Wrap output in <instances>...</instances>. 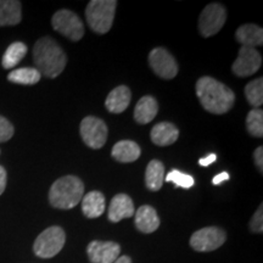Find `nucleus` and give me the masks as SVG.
<instances>
[{
	"mask_svg": "<svg viewBox=\"0 0 263 263\" xmlns=\"http://www.w3.org/2000/svg\"><path fill=\"white\" fill-rule=\"evenodd\" d=\"M196 95L207 112L223 115L234 106L235 94L215 78L201 77L196 83Z\"/></svg>",
	"mask_w": 263,
	"mask_h": 263,
	"instance_id": "obj_1",
	"label": "nucleus"
},
{
	"mask_svg": "<svg viewBox=\"0 0 263 263\" xmlns=\"http://www.w3.org/2000/svg\"><path fill=\"white\" fill-rule=\"evenodd\" d=\"M33 60L39 73L48 78H57L65 70L67 62L64 50L50 37L41 38L35 43Z\"/></svg>",
	"mask_w": 263,
	"mask_h": 263,
	"instance_id": "obj_2",
	"label": "nucleus"
},
{
	"mask_svg": "<svg viewBox=\"0 0 263 263\" xmlns=\"http://www.w3.org/2000/svg\"><path fill=\"white\" fill-rule=\"evenodd\" d=\"M83 193L84 184L78 177L65 176L51 185L49 201L55 209L71 210L82 201Z\"/></svg>",
	"mask_w": 263,
	"mask_h": 263,
	"instance_id": "obj_3",
	"label": "nucleus"
},
{
	"mask_svg": "<svg viewBox=\"0 0 263 263\" xmlns=\"http://www.w3.org/2000/svg\"><path fill=\"white\" fill-rule=\"evenodd\" d=\"M117 2L115 0H91L85 9L88 25L98 34H105L112 27Z\"/></svg>",
	"mask_w": 263,
	"mask_h": 263,
	"instance_id": "obj_4",
	"label": "nucleus"
},
{
	"mask_svg": "<svg viewBox=\"0 0 263 263\" xmlns=\"http://www.w3.org/2000/svg\"><path fill=\"white\" fill-rule=\"evenodd\" d=\"M66 234L61 227H50L42 232L35 239L33 250L34 254L41 258H51L57 256L64 248Z\"/></svg>",
	"mask_w": 263,
	"mask_h": 263,
	"instance_id": "obj_5",
	"label": "nucleus"
},
{
	"mask_svg": "<svg viewBox=\"0 0 263 263\" xmlns=\"http://www.w3.org/2000/svg\"><path fill=\"white\" fill-rule=\"evenodd\" d=\"M52 28L64 37L77 42L83 38L84 26L80 16L70 10H60L51 18Z\"/></svg>",
	"mask_w": 263,
	"mask_h": 263,
	"instance_id": "obj_6",
	"label": "nucleus"
},
{
	"mask_svg": "<svg viewBox=\"0 0 263 263\" xmlns=\"http://www.w3.org/2000/svg\"><path fill=\"white\" fill-rule=\"evenodd\" d=\"M227 20V10L223 5L209 4L202 10L199 18V31L202 37L209 38L218 33L223 28Z\"/></svg>",
	"mask_w": 263,
	"mask_h": 263,
	"instance_id": "obj_7",
	"label": "nucleus"
},
{
	"mask_svg": "<svg viewBox=\"0 0 263 263\" xmlns=\"http://www.w3.org/2000/svg\"><path fill=\"white\" fill-rule=\"evenodd\" d=\"M226 232L218 227H206L196 230L190 238V246L197 252H210L219 249L226 242Z\"/></svg>",
	"mask_w": 263,
	"mask_h": 263,
	"instance_id": "obj_8",
	"label": "nucleus"
},
{
	"mask_svg": "<svg viewBox=\"0 0 263 263\" xmlns=\"http://www.w3.org/2000/svg\"><path fill=\"white\" fill-rule=\"evenodd\" d=\"M80 133L87 146L91 149H101L107 139V126L100 118L88 116L81 122Z\"/></svg>",
	"mask_w": 263,
	"mask_h": 263,
	"instance_id": "obj_9",
	"label": "nucleus"
},
{
	"mask_svg": "<svg viewBox=\"0 0 263 263\" xmlns=\"http://www.w3.org/2000/svg\"><path fill=\"white\" fill-rule=\"evenodd\" d=\"M149 65L154 72L163 80H172L178 73V65L176 59L163 48H155L151 50L149 54Z\"/></svg>",
	"mask_w": 263,
	"mask_h": 263,
	"instance_id": "obj_10",
	"label": "nucleus"
},
{
	"mask_svg": "<svg viewBox=\"0 0 263 263\" xmlns=\"http://www.w3.org/2000/svg\"><path fill=\"white\" fill-rule=\"evenodd\" d=\"M262 65L261 54L255 48L241 47L238 58L232 66V70L238 77H249L256 73Z\"/></svg>",
	"mask_w": 263,
	"mask_h": 263,
	"instance_id": "obj_11",
	"label": "nucleus"
},
{
	"mask_svg": "<svg viewBox=\"0 0 263 263\" xmlns=\"http://www.w3.org/2000/svg\"><path fill=\"white\" fill-rule=\"evenodd\" d=\"M121 246L115 241L94 240L87 248V254L91 263H114L120 257Z\"/></svg>",
	"mask_w": 263,
	"mask_h": 263,
	"instance_id": "obj_12",
	"label": "nucleus"
},
{
	"mask_svg": "<svg viewBox=\"0 0 263 263\" xmlns=\"http://www.w3.org/2000/svg\"><path fill=\"white\" fill-rule=\"evenodd\" d=\"M134 213H136V209L130 197L127 194H117L111 200L107 217L110 222L117 223L124 218H130L132 216H134Z\"/></svg>",
	"mask_w": 263,
	"mask_h": 263,
	"instance_id": "obj_13",
	"label": "nucleus"
},
{
	"mask_svg": "<svg viewBox=\"0 0 263 263\" xmlns=\"http://www.w3.org/2000/svg\"><path fill=\"white\" fill-rule=\"evenodd\" d=\"M132 99L130 89L127 85H120L108 93L105 106L111 114H122L129 106Z\"/></svg>",
	"mask_w": 263,
	"mask_h": 263,
	"instance_id": "obj_14",
	"label": "nucleus"
},
{
	"mask_svg": "<svg viewBox=\"0 0 263 263\" xmlns=\"http://www.w3.org/2000/svg\"><path fill=\"white\" fill-rule=\"evenodd\" d=\"M136 215V227L141 233L150 234L154 233L160 227V218L156 210L149 205L140 206L137 210Z\"/></svg>",
	"mask_w": 263,
	"mask_h": 263,
	"instance_id": "obj_15",
	"label": "nucleus"
},
{
	"mask_svg": "<svg viewBox=\"0 0 263 263\" xmlns=\"http://www.w3.org/2000/svg\"><path fill=\"white\" fill-rule=\"evenodd\" d=\"M178 128L170 122H160L151 129V141L157 146H168L176 143L178 139Z\"/></svg>",
	"mask_w": 263,
	"mask_h": 263,
	"instance_id": "obj_16",
	"label": "nucleus"
},
{
	"mask_svg": "<svg viewBox=\"0 0 263 263\" xmlns=\"http://www.w3.org/2000/svg\"><path fill=\"white\" fill-rule=\"evenodd\" d=\"M157 112H159V104L156 99L150 95H145L136 105L134 120L140 124H147L156 117Z\"/></svg>",
	"mask_w": 263,
	"mask_h": 263,
	"instance_id": "obj_17",
	"label": "nucleus"
},
{
	"mask_svg": "<svg viewBox=\"0 0 263 263\" xmlns=\"http://www.w3.org/2000/svg\"><path fill=\"white\" fill-rule=\"evenodd\" d=\"M105 196L100 192H90L82 199V211L87 218H98L105 212Z\"/></svg>",
	"mask_w": 263,
	"mask_h": 263,
	"instance_id": "obj_18",
	"label": "nucleus"
},
{
	"mask_svg": "<svg viewBox=\"0 0 263 263\" xmlns=\"http://www.w3.org/2000/svg\"><path fill=\"white\" fill-rule=\"evenodd\" d=\"M141 154L140 146L138 145L136 141L132 140H121L116 143L111 151V155L118 162L129 163L134 162L139 159Z\"/></svg>",
	"mask_w": 263,
	"mask_h": 263,
	"instance_id": "obj_19",
	"label": "nucleus"
},
{
	"mask_svg": "<svg viewBox=\"0 0 263 263\" xmlns=\"http://www.w3.org/2000/svg\"><path fill=\"white\" fill-rule=\"evenodd\" d=\"M235 38L242 47L256 49L263 44V29L252 24L242 25L236 29Z\"/></svg>",
	"mask_w": 263,
	"mask_h": 263,
	"instance_id": "obj_20",
	"label": "nucleus"
},
{
	"mask_svg": "<svg viewBox=\"0 0 263 263\" xmlns=\"http://www.w3.org/2000/svg\"><path fill=\"white\" fill-rule=\"evenodd\" d=\"M21 20V3L17 0H0V26L18 25Z\"/></svg>",
	"mask_w": 263,
	"mask_h": 263,
	"instance_id": "obj_21",
	"label": "nucleus"
},
{
	"mask_svg": "<svg viewBox=\"0 0 263 263\" xmlns=\"http://www.w3.org/2000/svg\"><path fill=\"white\" fill-rule=\"evenodd\" d=\"M164 182V166L159 160L150 161L145 171L146 188L151 192H157L162 188Z\"/></svg>",
	"mask_w": 263,
	"mask_h": 263,
	"instance_id": "obj_22",
	"label": "nucleus"
},
{
	"mask_svg": "<svg viewBox=\"0 0 263 263\" xmlns=\"http://www.w3.org/2000/svg\"><path fill=\"white\" fill-rule=\"evenodd\" d=\"M27 54V45L22 42H15L9 45L6 49L4 57H3L2 65L5 70L14 68L20 61L22 60Z\"/></svg>",
	"mask_w": 263,
	"mask_h": 263,
	"instance_id": "obj_23",
	"label": "nucleus"
},
{
	"mask_svg": "<svg viewBox=\"0 0 263 263\" xmlns=\"http://www.w3.org/2000/svg\"><path fill=\"white\" fill-rule=\"evenodd\" d=\"M42 74L35 67H22L10 72L8 80L11 83L24 84V85H33L37 84L41 81Z\"/></svg>",
	"mask_w": 263,
	"mask_h": 263,
	"instance_id": "obj_24",
	"label": "nucleus"
},
{
	"mask_svg": "<svg viewBox=\"0 0 263 263\" xmlns=\"http://www.w3.org/2000/svg\"><path fill=\"white\" fill-rule=\"evenodd\" d=\"M245 97L248 99L249 104L255 108H259L263 104V78L259 77L257 80L250 82L245 87Z\"/></svg>",
	"mask_w": 263,
	"mask_h": 263,
	"instance_id": "obj_25",
	"label": "nucleus"
},
{
	"mask_svg": "<svg viewBox=\"0 0 263 263\" xmlns=\"http://www.w3.org/2000/svg\"><path fill=\"white\" fill-rule=\"evenodd\" d=\"M246 129L252 137H263V111L261 108H254L246 117Z\"/></svg>",
	"mask_w": 263,
	"mask_h": 263,
	"instance_id": "obj_26",
	"label": "nucleus"
},
{
	"mask_svg": "<svg viewBox=\"0 0 263 263\" xmlns=\"http://www.w3.org/2000/svg\"><path fill=\"white\" fill-rule=\"evenodd\" d=\"M164 180L168 183H173L177 188L190 189L195 183V180L190 174L183 173L178 170H172L171 172L164 177Z\"/></svg>",
	"mask_w": 263,
	"mask_h": 263,
	"instance_id": "obj_27",
	"label": "nucleus"
},
{
	"mask_svg": "<svg viewBox=\"0 0 263 263\" xmlns=\"http://www.w3.org/2000/svg\"><path fill=\"white\" fill-rule=\"evenodd\" d=\"M12 136H14V126L5 117L0 116V143L11 139Z\"/></svg>",
	"mask_w": 263,
	"mask_h": 263,
	"instance_id": "obj_28",
	"label": "nucleus"
},
{
	"mask_svg": "<svg viewBox=\"0 0 263 263\" xmlns=\"http://www.w3.org/2000/svg\"><path fill=\"white\" fill-rule=\"evenodd\" d=\"M262 205H259V209L255 212L254 217H252L251 222H250V229L252 233H261L263 232V211Z\"/></svg>",
	"mask_w": 263,
	"mask_h": 263,
	"instance_id": "obj_29",
	"label": "nucleus"
},
{
	"mask_svg": "<svg viewBox=\"0 0 263 263\" xmlns=\"http://www.w3.org/2000/svg\"><path fill=\"white\" fill-rule=\"evenodd\" d=\"M254 157H255L256 166H257V168L259 170V173L262 174V170H263V147L262 146H258L257 149L255 150Z\"/></svg>",
	"mask_w": 263,
	"mask_h": 263,
	"instance_id": "obj_30",
	"label": "nucleus"
},
{
	"mask_svg": "<svg viewBox=\"0 0 263 263\" xmlns=\"http://www.w3.org/2000/svg\"><path fill=\"white\" fill-rule=\"evenodd\" d=\"M6 179H8V176H6V171L3 166H0V195L4 193L6 188Z\"/></svg>",
	"mask_w": 263,
	"mask_h": 263,
	"instance_id": "obj_31",
	"label": "nucleus"
},
{
	"mask_svg": "<svg viewBox=\"0 0 263 263\" xmlns=\"http://www.w3.org/2000/svg\"><path fill=\"white\" fill-rule=\"evenodd\" d=\"M217 160V155L216 154H210V155H207L206 157H202V159L199 160V164L200 166H203V167H207L210 166V164L215 162Z\"/></svg>",
	"mask_w": 263,
	"mask_h": 263,
	"instance_id": "obj_32",
	"label": "nucleus"
},
{
	"mask_svg": "<svg viewBox=\"0 0 263 263\" xmlns=\"http://www.w3.org/2000/svg\"><path fill=\"white\" fill-rule=\"evenodd\" d=\"M229 178H230L229 173L222 172V173L217 174L215 178H213L212 183H213V185H219V184H222L223 182H226V180H229Z\"/></svg>",
	"mask_w": 263,
	"mask_h": 263,
	"instance_id": "obj_33",
	"label": "nucleus"
},
{
	"mask_svg": "<svg viewBox=\"0 0 263 263\" xmlns=\"http://www.w3.org/2000/svg\"><path fill=\"white\" fill-rule=\"evenodd\" d=\"M114 263H132V259L128 256H122V257H118Z\"/></svg>",
	"mask_w": 263,
	"mask_h": 263,
	"instance_id": "obj_34",
	"label": "nucleus"
}]
</instances>
